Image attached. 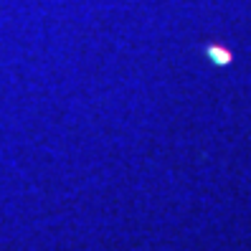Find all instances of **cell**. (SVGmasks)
Returning <instances> with one entry per match:
<instances>
[{
  "mask_svg": "<svg viewBox=\"0 0 251 251\" xmlns=\"http://www.w3.org/2000/svg\"><path fill=\"white\" fill-rule=\"evenodd\" d=\"M208 53L216 58L218 64H226L228 58H231V53H228V51H221V49H216V46H213V49H208Z\"/></svg>",
  "mask_w": 251,
  "mask_h": 251,
  "instance_id": "obj_1",
  "label": "cell"
}]
</instances>
